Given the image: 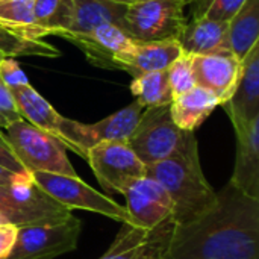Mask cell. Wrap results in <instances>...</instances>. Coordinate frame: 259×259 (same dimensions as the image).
<instances>
[{
  "label": "cell",
  "instance_id": "cell-1",
  "mask_svg": "<svg viewBox=\"0 0 259 259\" xmlns=\"http://www.w3.org/2000/svg\"><path fill=\"white\" fill-rule=\"evenodd\" d=\"M162 259H259V199L229 182L211 209L175 225Z\"/></svg>",
  "mask_w": 259,
  "mask_h": 259
},
{
  "label": "cell",
  "instance_id": "cell-2",
  "mask_svg": "<svg viewBox=\"0 0 259 259\" xmlns=\"http://www.w3.org/2000/svg\"><path fill=\"white\" fill-rule=\"evenodd\" d=\"M147 176L158 181L173 202L171 222L185 225L211 209L217 191L206 181L194 132L187 131L179 149L168 158L147 165Z\"/></svg>",
  "mask_w": 259,
  "mask_h": 259
},
{
  "label": "cell",
  "instance_id": "cell-3",
  "mask_svg": "<svg viewBox=\"0 0 259 259\" xmlns=\"http://www.w3.org/2000/svg\"><path fill=\"white\" fill-rule=\"evenodd\" d=\"M0 214L18 229L62 223L73 215L70 209L44 193L29 171L18 173L12 184L0 187Z\"/></svg>",
  "mask_w": 259,
  "mask_h": 259
},
{
  "label": "cell",
  "instance_id": "cell-4",
  "mask_svg": "<svg viewBox=\"0 0 259 259\" xmlns=\"http://www.w3.org/2000/svg\"><path fill=\"white\" fill-rule=\"evenodd\" d=\"M3 135L26 171L77 176L67 156V147L55 135L23 118L9 124Z\"/></svg>",
  "mask_w": 259,
  "mask_h": 259
},
{
  "label": "cell",
  "instance_id": "cell-5",
  "mask_svg": "<svg viewBox=\"0 0 259 259\" xmlns=\"http://www.w3.org/2000/svg\"><path fill=\"white\" fill-rule=\"evenodd\" d=\"M181 0H138L126 6L120 27L135 41L179 39L188 23Z\"/></svg>",
  "mask_w": 259,
  "mask_h": 259
},
{
  "label": "cell",
  "instance_id": "cell-6",
  "mask_svg": "<svg viewBox=\"0 0 259 259\" xmlns=\"http://www.w3.org/2000/svg\"><path fill=\"white\" fill-rule=\"evenodd\" d=\"M32 178L33 182L44 193H47L50 197H53L58 203H61L70 211L83 209L105 215L108 219L120 222L121 225L134 226V222L126 206H121L111 197L94 190L82 179H79V176L35 171L32 173Z\"/></svg>",
  "mask_w": 259,
  "mask_h": 259
},
{
  "label": "cell",
  "instance_id": "cell-7",
  "mask_svg": "<svg viewBox=\"0 0 259 259\" xmlns=\"http://www.w3.org/2000/svg\"><path fill=\"white\" fill-rule=\"evenodd\" d=\"M185 134L187 131L179 129L171 120L170 105L152 106L144 108L127 144L146 165H152L171 156Z\"/></svg>",
  "mask_w": 259,
  "mask_h": 259
},
{
  "label": "cell",
  "instance_id": "cell-8",
  "mask_svg": "<svg viewBox=\"0 0 259 259\" xmlns=\"http://www.w3.org/2000/svg\"><path fill=\"white\" fill-rule=\"evenodd\" d=\"M144 108L134 100L123 109L111 114L109 117L97 123H80L70 118H64L59 140L64 146L74 153L87 158V152L103 141H127L132 135Z\"/></svg>",
  "mask_w": 259,
  "mask_h": 259
},
{
  "label": "cell",
  "instance_id": "cell-9",
  "mask_svg": "<svg viewBox=\"0 0 259 259\" xmlns=\"http://www.w3.org/2000/svg\"><path fill=\"white\" fill-rule=\"evenodd\" d=\"M99 184L111 194L124 193L126 187L147 175V165L137 156L127 141H103L93 146L85 158Z\"/></svg>",
  "mask_w": 259,
  "mask_h": 259
},
{
  "label": "cell",
  "instance_id": "cell-10",
  "mask_svg": "<svg viewBox=\"0 0 259 259\" xmlns=\"http://www.w3.org/2000/svg\"><path fill=\"white\" fill-rule=\"evenodd\" d=\"M80 235V220L71 215L56 225L20 228L17 241L5 259H55L73 252Z\"/></svg>",
  "mask_w": 259,
  "mask_h": 259
},
{
  "label": "cell",
  "instance_id": "cell-11",
  "mask_svg": "<svg viewBox=\"0 0 259 259\" xmlns=\"http://www.w3.org/2000/svg\"><path fill=\"white\" fill-rule=\"evenodd\" d=\"M126 5L109 0H59L58 9L47 23V35L65 38L87 33L102 24H118Z\"/></svg>",
  "mask_w": 259,
  "mask_h": 259
},
{
  "label": "cell",
  "instance_id": "cell-12",
  "mask_svg": "<svg viewBox=\"0 0 259 259\" xmlns=\"http://www.w3.org/2000/svg\"><path fill=\"white\" fill-rule=\"evenodd\" d=\"M123 196L135 228L150 231L171 220L173 202L165 188L153 178L146 175L134 179Z\"/></svg>",
  "mask_w": 259,
  "mask_h": 259
},
{
  "label": "cell",
  "instance_id": "cell-13",
  "mask_svg": "<svg viewBox=\"0 0 259 259\" xmlns=\"http://www.w3.org/2000/svg\"><path fill=\"white\" fill-rule=\"evenodd\" d=\"M65 39L76 44L91 64L117 70H121L137 42L118 24H102L87 33L68 35Z\"/></svg>",
  "mask_w": 259,
  "mask_h": 259
},
{
  "label": "cell",
  "instance_id": "cell-14",
  "mask_svg": "<svg viewBox=\"0 0 259 259\" xmlns=\"http://www.w3.org/2000/svg\"><path fill=\"white\" fill-rule=\"evenodd\" d=\"M196 85L211 91L225 105L234 94L240 74L241 61L229 52L220 50L209 55H191Z\"/></svg>",
  "mask_w": 259,
  "mask_h": 259
},
{
  "label": "cell",
  "instance_id": "cell-15",
  "mask_svg": "<svg viewBox=\"0 0 259 259\" xmlns=\"http://www.w3.org/2000/svg\"><path fill=\"white\" fill-rule=\"evenodd\" d=\"M237 135L235 167L231 184L241 193L259 199V115L234 126Z\"/></svg>",
  "mask_w": 259,
  "mask_h": 259
},
{
  "label": "cell",
  "instance_id": "cell-16",
  "mask_svg": "<svg viewBox=\"0 0 259 259\" xmlns=\"http://www.w3.org/2000/svg\"><path fill=\"white\" fill-rule=\"evenodd\" d=\"M232 126L259 115V42L241 61V74L232 97L223 105Z\"/></svg>",
  "mask_w": 259,
  "mask_h": 259
},
{
  "label": "cell",
  "instance_id": "cell-17",
  "mask_svg": "<svg viewBox=\"0 0 259 259\" xmlns=\"http://www.w3.org/2000/svg\"><path fill=\"white\" fill-rule=\"evenodd\" d=\"M182 47L178 39L164 41H137L132 52L126 56L121 70L132 77L152 71L167 70L181 56Z\"/></svg>",
  "mask_w": 259,
  "mask_h": 259
},
{
  "label": "cell",
  "instance_id": "cell-18",
  "mask_svg": "<svg viewBox=\"0 0 259 259\" xmlns=\"http://www.w3.org/2000/svg\"><path fill=\"white\" fill-rule=\"evenodd\" d=\"M259 42V0H246L243 8L228 21V30L220 50L243 61Z\"/></svg>",
  "mask_w": 259,
  "mask_h": 259
},
{
  "label": "cell",
  "instance_id": "cell-19",
  "mask_svg": "<svg viewBox=\"0 0 259 259\" xmlns=\"http://www.w3.org/2000/svg\"><path fill=\"white\" fill-rule=\"evenodd\" d=\"M219 105V99L211 91L196 85L170 102V115L179 129L194 132Z\"/></svg>",
  "mask_w": 259,
  "mask_h": 259
},
{
  "label": "cell",
  "instance_id": "cell-20",
  "mask_svg": "<svg viewBox=\"0 0 259 259\" xmlns=\"http://www.w3.org/2000/svg\"><path fill=\"white\" fill-rule=\"evenodd\" d=\"M11 93L23 120L59 138L65 117H62L30 83Z\"/></svg>",
  "mask_w": 259,
  "mask_h": 259
},
{
  "label": "cell",
  "instance_id": "cell-21",
  "mask_svg": "<svg viewBox=\"0 0 259 259\" xmlns=\"http://www.w3.org/2000/svg\"><path fill=\"white\" fill-rule=\"evenodd\" d=\"M228 30V23L209 20L206 17L191 18L184 27L179 44L188 55H209L220 52Z\"/></svg>",
  "mask_w": 259,
  "mask_h": 259
},
{
  "label": "cell",
  "instance_id": "cell-22",
  "mask_svg": "<svg viewBox=\"0 0 259 259\" xmlns=\"http://www.w3.org/2000/svg\"><path fill=\"white\" fill-rule=\"evenodd\" d=\"M0 24L27 38H44L33 18V0H0Z\"/></svg>",
  "mask_w": 259,
  "mask_h": 259
},
{
  "label": "cell",
  "instance_id": "cell-23",
  "mask_svg": "<svg viewBox=\"0 0 259 259\" xmlns=\"http://www.w3.org/2000/svg\"><path fill=\"white\" fill-rule=\"evenodd\" d=\"M131 91L135 96V100L143 108L170 105L173 94L168 85L167 70L144 73L134 77L131 83Z\"/></svg>",
  "mask_w": 259,
  "mask_h": 259
},
{
  "label": "cell",
  "instance_id": "cell-24",
  "mask_svg": "<svg viewBox=\"0 0 259 259\" xmlns=\"http://www.w3.org/2000/svg\"><path fill=\"white\" fill-rule=\"evenodd\" d=\"M59 50L44 39H33L23 36L0 24V56L18 58V56H42L56 58Z\"/></svg>",
  "mask_w": 259,
  "mask_h": 259
},
{
  "label": "cell",
  "instance_id": "cell-25",
  "mask_svg": "<svg viewBox=\"0 0 259 259\" xmlns=\"http://www.w3.org/2000/svg\"><path fill=\"white\" fill-rule=\"evenodd\" d=\"M153 229H141L131 225H123L114 243L100 259H135L150 237Z\"/></svg>",
  "mask_w": 259,
  "mask_h": 259
},
{
  "label": "cell",
  "instance_id": "cell-26",
  "mask_svg": "<svg viewBox=\"0 0 259 259\" xmlns=\"http://www.w3.org/2000/svg\"><path fill=\"white\" fill-rule=\"evenodd\" d=\"M167 77L173 99L193 90L196 87V79L193 73L191 55L182 52L181 56H178V59L167 68Z\"/></svg>",
  "mask_w": 259,
  "mask_h": 259
},
{
  "label": "cell",
  "instance_id": "cell-27",
  "mask_svg": "<svg viewBox=\"0 0 259 259\" xmlns=\"http://www.w3.org/2000/svg\"><path fill=\"white\" fill-rule=\"evenodd\" d=\"M175 223L171 220L162 223L161 226L155 228L150 234V237L147 238V241L144 243L143 249L140 250V253L135 256V259H162L164 253L168 247V241L173 232Z\"/></svg>",
  "mask_w": 259,
  "mask_h": 259
},
{
  "label": "cell",
  "instance_id": "cell-28",
  "mask_svg": "<svg viewBox=\"0 0 259 259\" xmlns=\"http://www.w3.org/2000/svg\"><path fill=\"white\" fill-rule=\"evenodd\" d=\"M0 80L11 91L29 85V79L26 73L14 58H3L0 61Z\"/></svg>",
  "mask_w": 259,
  "mask_h": 259
},
{
  "label": "cell",
  "instance_id": "cell-29",
  "mask_svg": "<svg viewBox=\"0 0 259 259\" xmlns=\"http://www.w3.org/2000/svg\"><path fill=\"white\" fill-rule=\"evenodd\" d=\"M244 3L246 0H211L202 17L228 23L243 8Z\"/></svg>",
  "mask_w": 259,
  "mask_h": 259
},
{
  "label": "cell",
  "instance_id": "cell-30",
  "mask_svg": "<svg viewBox=\"0 0 259 259\" xmlns=\"http://www.w3.org/2000/svg\"><path fill=\"white\" fill-rule=\"evenodd\" d=\"M21 120L11 90L0 80V129H6L14 121Z\"/></svg>",
  "mask_w": 259,
  "mask_h": 259
},
{
  "label": "cell",
  "instance_id": "cell-31",
  "mask_svg": "<svg viewBox=\"0 0 259 259\" xmlns=\"http://www.w3.org/2000/svg\"><path fill=\"white\" fill-rule=\"evenodd\" d=\"M59 0H33V18L36 26L42 30L44 36H47L46 27L53 14L56 12Z\"/></svg>",
  "mask_w": 259,
  "mask_h": 259
},
{
  "label": "cell",
  "instance_id": "cell-32",
  "mask_svg": "<svg viewBox=\"0 0 259 259\" xmlns=\"http://www.w3.org/2000/svg\"><path fill=\"white\" fill-rule=\"evenodd\" d=\"M0 167L12 171V173H26V168L14 155L9 143L6 141L5 135L0 132Z\"/></svg>",
  "mask_w": 259,
  "mask_h": 259
},
{
  "label": "cell",
  "instance_id": "cell-33",
  "mask_svg": "<svg viewBox=\"0 0 259 259\" xmlns=\"http://www.w3.org/2000/svg\"><path fill=\"white\" fill-rule=\"evenodd\" d=\"M18 228L14 225H3L0 226V259H5L12 250L17 241Z\"/></svg>",
  "mask_w": 259,
  "mask_h": 259
},
{
  "label": "cell",
  "instance_id": "cell-34",
  "mask_svg": "<svg viewBox=\"0 0 259 259\" xmlns=\"http://www.w3.org/2000/svg\"><path fill=\"white\" fill-rule=\"evenodd\" d=\"M211 0H193L191 5V18H199L205 14Z\"/></svg>",
  "mask_w": 259,
  "mask_h": 259
},
{
  "label": "cell",
  "instance_id": "cell-35",
  "mask_svg": "<svg viewBox=\"0 0 259 259\" xmlns=\"http://www.w3.org/2000/svg\"><path fill=\"white\" fill-rule=\"evenodd\" d=\"M17 175H18V173H12V171L6 170V168H3V167H0V187L12 184V181L15 179Z\"/></svg>",
  "mask_w": 259,
  "mask_h": 259
},
{
  "label": "cell",
  "instance_id": "cell-36",
  "mask_svg": "<svg viewBox=\"0 0 259 259\" xmlns=\"http://www.w3.org/2000/svg\"><path fill=\"white\" fill-rule=\"evenodd\" d=\"M109 2H114V3H118V5H131L134 2H138V0H109Z\"/></svg>",
  "mask_w": 259,
  "mask_h": 259
},
{
  "label": "cell",
  "instance_id": "cell-37",
  "mask_svg": "<svg viewBox=\"0 0 259 259\" xmlns=\"http://www.w3.org/2000/svg\"><path fill=\"white\" fill-rule=\"evenodd\" d=\"M181 2H184V3H187V5H190V3H191L193 0H181Z\"/></svg>",
  "mask_w": 259,
  "mask_h": 259
},
{
  "label": "cell",
  "instance_id": "cell-38",
  "mask_svg": "<svg viewBox=\"0 0 259 259\" xmlns=\"http://www.w3.org/2000/svg\"><path fill=\"white\" fill-rule=\"evenodd\" d=\"M2 59H3V56H0V61H2Z\"/></svg>",
  "mask_w": 259,
  "mask_h": 259
}]
</instances>
